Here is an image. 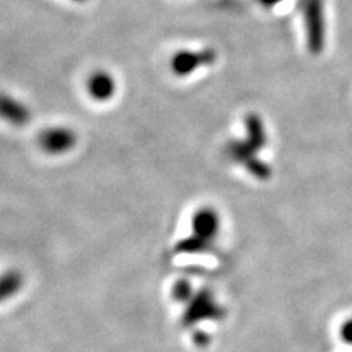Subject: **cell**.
I'll list each match as a JSON object with an SVG mask.
<instances>
[{
    "mask_svg": "<svg viewBox=\"0 0 352 352\" xmlns=\"http://www.w3.org/2000/svg\"><path fill=\"white\" fill-rule=\"evenodd\" d=\"M0 118L12 125H25L30 120V110L16 98L0 94Z\"/></svg>",
    "mask_w": 352,
    "mask_h": 352,
    "instance_id": "obj_4",
    "label": "cell"
},
{
    "mask_svg": "<svg viewBox=\"0 0 352 352\" xmlns=\"http://www.w3.org/2000/svg\"><path fill=\"white\" fill-rule=\"evenodd\" d=\"M194 226L198 236H213L219 226L217 216L210 210H201L194 220Z\"/></svg>",
    "mask_w": 352,
    "mask_h": 352,
    "instance_id": "obj_6",
    "label": "cell"
},
{
    "mask_svg": "<svg viewBox=\"0 0 352 352\" xmlns=\"http://www.w3.org/2000/svg\"><path fill=\"white\" fill-rule=\"evenodd\" d=\"M300 8L307 32L308 49L320 53L324 46V3L323 0H300Z\"/></svg>",
    "mask_w": 352,
    "mask_h": 352,
    "instance_id": "obj_1",
    "label": "cell"
},
{
    "mask_svg": "<svg viewBox=\"0 0 352 352\" xmlns=\"http://www.w3.org/2000/svg\"><path fill=\"white\" fill-rule=\"evenodd\" d=\"M87 88H88V93H90V96L94 98V100L104 102L113 96L116 90V84H115V80L112 78V75L104 71H98V72H94L90 78H88Z\"/></svg>",
    "mask_w": 352,
    "mask_h": 352,
    "instance_id": "obj_5",
    "label": "cell"
},
{
    "mask_svg": "<svg viewBox=\"0 0 352 352\" xmlns=\"http://www.w3.org/2000/svg\"><path fill=\"white\" fill-rule=\"evenodd\" d=\"M76 142L74 131L68 128H49L41 134L40 144L49 154H63L69 151Z\"/></svg>",
    "mask_w": 352,
    "mask_h": 352,
    "instance_id": "obj_2",
    "label": "cell"
},
{
    "mask_svg": "<svg viewBox=\"0 0 352 352\" xmlns=\"http://www.w3.org/2000/svg\"><path fill=\"white\" fill-rule=\"evenodd\" d=\"M74 2H78V3H84V2H87V0H74Z\"/></svg>",
    "mask_w": 352,
    "mask_h": 352,
    "instance_id": "obj_8",
    "label": "cell"
},
{
    "mask_svg": "<svg viewBox=\"0 0 352 352\" xmlns=\"http://www.w3.org/2000/svg\"><path fill=\"white\" fill-rule=\"evenodd\" d=\"M257 2H258L263 8L270 9V8H274V6H278L279 3H282L283 0H257Z\"/></svg>",
    "mask_w": 352,
    "mask_h": 352,
    "instance_id": "obj_7",
    "label": "cell"
},
{
    "mask_svg": "<svg viewBox=\"0 0 352 352\" xmlns=\"http://www.w3.org/2000/svg\"><path fill=\"white\" fill-rule=\"evenodd\" d=\"M216 58L213 50H201V52H181L175 54L172 60V69L178 75L191 74L198 66L212 63Z\"/></svg>",
    "mask_w": 352,
    "mask_h": 352,
    "instance_id": "obj_3",
    "label": "cell"
}]
</instances>
